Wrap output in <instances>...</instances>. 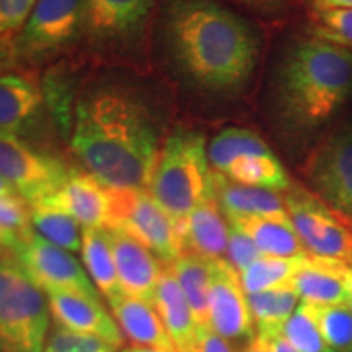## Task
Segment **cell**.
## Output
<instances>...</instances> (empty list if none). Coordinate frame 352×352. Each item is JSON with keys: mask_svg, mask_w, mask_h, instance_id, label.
<instances>
[{"mask_svg": "<svg viewBox=\"0 0 352 352\" xmlns=\"http://www.w3.org/2000/svg\"><path fill=\"white\" fill-rule=\"evenodd\" d=\"M191 307L199 328L209 323V296L212 280V261L191 253H183L173 263H168Z\"/></svg>", "mask_w": 352, "mask_h": 352, "instance_id": "obj_26", "label": "cell"}, {"mask_svg": "<svg viewBox=\"0 0 352 352\" xmlns=\"http://www.w3.org/2000/svg\"><path fill=\"white\" fill-rule=\"evenodd\" d=\"M114 320L132 347H151L160 352H176L155 307L126 294L108 300Z\"/></svg>", "mask_w": 352, "mask_h": 352, "instance_id": "obj_21", "label": "cell"}, {"mask_svg": "<svg viewBox=\"0 0 352 352\" xmlns=\"http://www.w3.org/2000/svg\"><path fill=\"white\" fill-rule=\"evenodd\" d=\"M248 305L252 311L254 329L263 336L283 333L284 324L300 305V296L292 283L283 287L250 294Z\"/></svg>", "mask_w": 352, "mask_h": 352, "instance_id": "obj_27", "label": "cell"}, {"mask_svg": "<svg viewBox=\"0 0 352 352\" xmlns=\"http://www.w3.org/2000/svg\"><path fill=\"white\" fill-rule=\"evenodd\" d=\"M44 290L12 254L0 258V352H43L51 329Z\"/></svg>", "mask_w": 352, "mask_h": 352, "instance_id": "obj_5", "label": "cell"}, {"mask_svg": "<svg viewBox=\"0 0 352 352\" xmlns=\"http://www.w3.org/2000/svg\"><path fill=\"white\" fill-rule=\"evenodd\" d=\"M2 254H3V250H2V246H0V258H2Z\"/></svg>", "mask_w": 352, "mask_h": 352, "instance_id": "obj_45", "label": "cell"}, {"mask_svg": "<svg viewBox=\"0 0 352 352\" xmlns=\"http://www.w3.org/2000/svg\"><path fill=\"white\" fill-rule=\"evenodd\" d=\"M80 253L88 276L101 297L111 300L120 294H124L120 285L111 240L107 228H83Z\"/></svg>", "mask_w": 352, "mask_h": 352, "instance_id": "obj_25", "label": "cell"}, {"mask_svg": "<svg viewBox=\"0 0 352 352\" xmlns=\"http://www.w3.org/2000/svg\"><path fill=\"white\" fill-rule=\"evenodd\" d=\"M241 352H271L270 349V340L263 334H258L253 338L248 344L241 347Z\"/></svg>", "mask_w": 352, "mask_h": 352, "instance_id": "obj_40", "label": "cell"}, {"mask_svg": "<svg viewBox=\"0 0 352 352\" xmlns=\"http://www.w3.org/2000/svg\"><path fill=\"white\" fill-rule=\"evenodd\" d=\"M120 352H132V351L131 349H121Z\"/></svg>", "mask_w": 352, "mask_h": 352, "instance_id": "obj_46", "label": "cell"}, {"mask_svg": "<svg viewBox=\"0 0 352 352\" xmlns=\"http://www.w3.org/2000/svg\"><path fill=\"white\" fill-rule=\"evenodd\" d=\"M38 202L64 210L76 219L82 228H108L111 215L109 191L88 173L70 171L67 182L59 191Z\"/></svg>", "mask_w": 352, "mask_h": 352, "instance_id": "obj_17", "label": "cell"}, {"mask_svg": "<svg viewBox=\"0 0 352 352\" xmlns=\"http://www.w3.org/2000/svg\"><path fill=\"white\" fill-rule=\"evenodd\" d=\"M70 170L56 157L34 151L15 134H0V176L28 202L46 199L67 182Z\"/></svg>", "mask_w": 352, "mask_h": 352, "instance_id": "obj_11", "label": "cell"}, {"mask_svg": "<svg viewBox=\"0 0 352 352\" xmlns=\"http://www.w3.org/2000/svg\"><path fill=\"white\" fill-rule=\"evenodd\" d=\"M199 352H236L233 344H230L210 328L199 329Z\"/></svg>", "mask_w": 352, "mask_h": 352, "instance_id": "obj_37", "label": "cell"}, {"mask_svg": "<svg viewBox=\"0 0 352 352\" xmlns=\"http://www.w3.org/2000/svg\"><path fill=\"white\" fill-rule=\"evenodd\" d=\"M108 230H121L148 248L162 263L183 254V227L153 201L145 189H109Z\"/></svg>", "mask_w": 352, "mask_h": 352, "instance_id": "obj_7", "label": "cell"}, {"mask_svg": "<svg viewBox=\"0 0 352 352\" xmlns=\"http://www.w3.org/2000/svg\"><path fill=\"white\" fill-rule=\"evenodd\" d=\"M303 175L316 196L352 220V121L316 145Z\"/></svg>", "mask_w": 352, "mask_h": 352, "instance_id": "obj_10", "label": "cell"}, {"mask_svg": "<svg viewBox=\"0 0 352 352\" xmlns=\"http://www.w3.org/2000/svg\"><path fill=\"white\" fill-rule=\"evenodd\" d=\"M311 10H331V8H352V0H310Z\"/></svg>", "mask_w": 352, "mask_h": 352, "instance_id": "obj_38", "label": "cell"}, {"mask_svg": "<svg viewBox=\"0 0 352 352\" xmlns=\"http://www.w3.org/2000/svg\"><path fill=\"white\" fill-rule=\"evenodd\" d=\"M155 310L176 352H199V327L168 264L158 280Z\"/></svg>", "mask_w": 352, "mask_h": 352, "instance_id": "obj_19", "label": "cell"}, {"mask_svg": "<svg viewBox=\"0 0 352 352\" xmlns=\"http://www.w3.org/2000/svg\"><path fill=\"white\" fill-rule=\"evenodd\" d=\"M228 226H230V223H228ZM261 256L263 254L258 250V246L254 245V241L250 239L245 232H241L240 228L230 226L226 259L233 270L239 272V274H241V272L248 270V267Z\"/></svg>", "mask_w": 352, "mask_h": 352, "instance_id": "obj_35", "label": "cell"}, {"mask_svg": "<svg viewBox=\"0 0 352 352\" xmlns=\"http://www.w3.org/2000/svg\"><path fill=\"white\" fill-rule=\"evenodd\" d=\"M347 307H349V308H351V310H352V298H351V302H349V303H347Z\"/></svg>", "mask_w": 352, "mask_h": 352, "instance_id": "obj_44", "label": "cell"}, {"mask_svg": "<svg viewBox=\"0 0 352 352\" xmlns=\"http://www.w3.org/2000/svg\"><path fill=\"white\" fill-rule=\"evenodd\" d=\"M283 336L298 352H329L316 321L315 305L300 302L283 328Z\"/></svg>", "mask_w": 352, "mask_h": 352, "instance_id": "obj_30", "label": "cell"}, {"mask_svg": "<svg viewBox=\"0 0 352 352\" xmlns=\"http://www.w3.org/2000/svg\"><path fill=\"white\" fill-rule=\"evenodd\" d=\"M352 95V51L302 39L285 52L276 74L274 98L280 120L294 132L324 126Z\"/></svg>", "mask_w": 352, "mask_h": 352, "instance_id": "obj_3", "label": "cell"}, {"mask_svg": "<svg viewBox=\"0 0 352 352\" xmlns=\"http://www.w3.org/2000/svg\"><path fill=\"white\" fill-rule=\"evenodd\" d=\"M132 352H160L157 349H151V347H132Z\"/></svg>", "mask_w": 352, "mask_h": 352, "instance_id": "obj_43", "label": "cell"}, {"mask_svg": "<svg viewBox=\"0 0 352 352\" xmlns=\"http://www.w3.org/2000/svg\"><path fill=\"white\" fill-rule=\"evenodd\" d=\"M83 21L85 0H38L16 41V50L26 57L59 50L72 41Z\"/></svg>", "mask_w": 352, "mask_h": 352, "instance_id": "obj_13", "label": "cell"}, {"mask_svg": "<svg viewBox=\"0 0 352 352\" xmlns=\"http://www.w3.org/2000/svg\"><path fill=\"white\" fill-rule=\"evenodd\" d=\"M351 352H352V351H351Z\"/></svg>", "mask_w": 352, "mask_h": 352, "instance_id": "obj_47", "label": "cell"}, {"mask_svg": "<svg viewBox=\"0 0 352 352\" xmlns=\"http://www.w3.org/2000/svg\"><path fill=\"white\" fill-rule=\"evenodd\" d=\"M114 347L101 338L76 333L59 324L51 328L43 352H113Z\"/></svg>", "mask_w": 352, "mask_h": 352, "instance_id": "obj_34", "label": "cell"}, {"mask_svg": "<svg viewBox=\"0 0 352 352\" xmlns=\"http://www.w3.org/2000/svg\"><path fill=\"white\" fill-rule=\"evenodd\" d=\"M30 212H32L33 227L43 239L70 253L80 252L83 228L76 219L44 202L30 204Z\"/></svg>", "mask_w": 352, "mask_h": 352, "instance_id": "obj_28", "label": "cell"}, {"mask_svg": "<svg viewBox=\"0 0 352 352\" xmlns=\"http://www.w3.org/2000/svg\"><path fill=\"white\" fill-rule=\"evenodd\" d=\"M38 0H0V38L16 33L26 25Z\"/></svg>", "mask_w": 352, "mask_h": 352, "instance_id": "obj_36", "label": "cell"}, {"mask_svg": "<svg viewBox=\"0 0 352 352\" xmlns=\"http://www.w3.org/2000/svg\"><path fill=\"white\" fill-rule=\"evenodd\" d=\"M41 107V94L28 78L0 72V134H15Z\"/></svg>", "mask_w": 352, "mask_h": 352, "instance_id": "obj_24", "label": "cell"}, {"mask_svg": "<svg viewBox=\"0 0 352 352\" xmlns=\"http://www.w3.org/2000/svg\"><path fill=\"white\" fill-rule=\"evenodd\" d=\"M311 38L340 47L352 46V8L311 10Z\"/></svg>", "mask_w": 352, "mask_h": 352, "instance_id": "obj_33", "label": "cell"}, {"mask_svg": "<svg viewBox=\"0 0 352 352\" xmlns=\"http://www.w3.org/2000/svg\"><path fill=\"white\" fill-rule=\"evenodd\" d=\"M316 321L329 352L352 351V310L347 305H315Z\"/></svg>", "mask_w": 352, "mask_h": 352, "instance_id": "obj_31", "label": "cell"}, {"mask_svg": "<svg viewBox=\"0 0 352 352\" xmlns=\"http://www.w3.org/2000/svg\"><path fill=\"white\" fill-rule=\"evenodd\" d=\"M147 192L178 223L214 196L204 135L188 129L170 134L158 152Z\"/></svg>", "mask_w": 352, "mask_h": 352, "instance_id": "obj_4", "label": "cell"}, {"mask_svg": "<svg viewBox=\"0 0 352 352\" xmlns=\"http://www.w3.org/2000/svg\"><path fill=\"white\" fill-rule=\"evenodd\" d=\"M160 21L171 57L196 85L232 94L253 76L256 33L215 0H164Z\"/></svg>", "mask_w": 352, "mask_h": 352, "instance_id": "obj_2", "label": "cell"}, {"mask_svg": "<svg viewBox=\"0 0 352 352\" xmlns=\"http://www.w3.org/2000/svg\"><path fill=\"white\" fill-rule=\"evenodd\" d=\"M284 204L302 245L311 256L352 264V220L328 206L314 191L294 184Z\"/></svg>", "mask_w": 352, "mask_h": 352, "instance_id": "obj_8", "label": "cell"}, {"mask_svg": "<svg viewBox=\"0 0 352 352\" xmlns=\"http://www.w3.org/2000/svg\"><path fill=\"white\" fill-rule=\"evenodd\" d=\"M228 220L217 197L202 201L184 220L183 253H191L209 261L226 259L228 245Z\"/></svg>", "mask_w": 352, "mask_h": 352, "instance_id": "obj_20", "label": "cell"}, {"mask_svg": "<svg viewBox=\"0 0 352 352\" xmlns=\"http://www.w3.org/2000/svg\"><path fill=\"white\" fill-rule=\"evenodd\" d=\"M214 195L217 197L220 209L228 219L261 217V215L287 214L284 197L271 189L245 186L233 183L226 176L212 170Z\"/></svg>", "mask_w": 352, "mask_h": 352, "instance_id": "obj_22", "label": "cell"}, {"mask_svg": "<svg viewBox=\"0 0 352 352\" xmlns=\"http://www.w3.org/2000/svg\"><path fill=\"white\" fill-rule=\"evenodd\" d=\"M153 0H85V23L100 41H127L142 32Z\"/></svg>", "mask_w": 352, "mask_h": 352, "instance_id": "obj_18", "label": "cell"}, {"mask_svg": "<svg viewBox=\"0 0 352 352\" xmlns=\"http://www.w3.org/2000/svg\"><path fill=\"white\" fill-rule=\"evenodd\" d=\"M308 256V254H307ZM300 258H276V256H263L256 259L248 270L240 274L241 285L246 296L250 294L264 292V290H271L283 287L292 283L294 276L302 266L303 259Z\"/></svg>", "mask_w": 352, "mask_h": 352, "instance_id": "obj_29", "label": "cell"}, {"mask_svg": "<svg viewBox=\"0 0 352 352\" xmlns=\"http://www.w3.org/2000/svg\"><path fill=\"white\" fill-rule=\"evenodd\" d=\"M108 232L121 290L126 296L155 307L157 287L164 271V263L127 233L114 228Z\"/></svg>", "mask_w": 352, "mask_h": 352, "instance_id": "obj_15", "label": "cell"}, {"mask_svg": "<svg viewBox=\"0 0 352 352\" xmlns=\"http://www.w3.org/2000/svg\"><path fill=\"white\" fill-rule=\"evenodd\" d=\"M236 2L252 7H279L284 6V3L294 2V0H236Z\"/></svg>", "mask_w": 352, "mask_h": 352, "instance_id": "obj_41", "label": "cell"}, {"mask_svg": "<svg viewBox=\"0 0 352 352\" xmlns=\"http://www.w3.org/2000/svg\"><path fill=\"white\" fill-rule=\"evenodd\" d=\"M33 232L28 202L20 195L0 197V246L12 250Z\"/></svg>", "mask_w": 352, "mask_h": 352, "instance_id": "obj_32", "label": "cell"}, {"mask_svg": "<svg viewBox=\"0 0 352 352\" xmlns=\"http://www.w3.org/2000/svg\"><path fill=\"white\" fill-rule=\"evenodd\" d=\"M46 297L54 324L70 331L101 338L114 349H121L126 344L120 324L108 314L103 302L65 290H51L46 292Z\"/></svg>", "mask_w": 352, "mask_h": 352, "instance_id": "obj_14", "label": "cell"}, {"mask_svg": "<svg viewBox=\"0 0 352 352\" xmlns=\"http://www.w3.org/2000/svg\"><path fill=\"white\" fill-rule=\"evenodd\" d=\"M302 302L347 305L352 298V264L308 254L292 279Z\"/></svg>", "mask_w": 352, "mask_h": 352, "instance_id": "obj_16", "label": "cell"}, {"mask_svg": "<svg viewBox=\"0 0 352 352\" xmlns=\"http://www.w3.org/2000/svg\"><path fill=\"white\" fill-rule=\"evenodd\" d=\"M10 254L44 294L65 290L101 302V294L77 258L67 250L43 239L36 230L13 246Z\"/></svg>", "mask_w": 352, "mask_h": 352, "instance_id": "obj_9", "label": "cell"}, {"mask_svg": "<svg viewBox=\"0 0 352 352\" xmlns=\"http://www.w3.org/2000/svg\"><path fill=\"white\" fill-rule=\"evenodd\" d=\"M228 223L245 232L264 256L300 258L310 254L298 239L289 214L228 219Z\"/></svg>", "mask_w": 352, "mask_h": 352, "instance_id": "obj_23", "label": "cell"}, {"mask_svg": "<svg viewBox=\"0 0 352 352\" xmlns=\"http://www.w3.org/2000/svg\"><path fill=\"white\" fill-rule=\"evenodd\" d=\"M208 328L230 344H248L256 336L240 274L227 259L212 261Z\"/></svg>", "mask_w": 352, "mask_h": 352, "instance_id": "obj_12", "label": "cell"}, {"mask_svg": "<svg viewBox=\"0 0 352 352\" xmlns=\"http://www.w3.org/2000/svg\"><path fill=\"white\" fill-rule=\"evenodd\" d=\"M209 164L233 183L285 192L292 186L287 171L256 132L228 127L210 140Z\"/></svg>", "mask_w": 352, "mask_h": 352, "instance_id": "obj_6", "label": "cell"}, {"mask_svg": "<svg viewBox=\"0 0 352 352\" xmlns=\"http://www.w3.org/2000/svg\"><path fill=\"white\" fill-rule=\"evenodd\" d=\"M72 148L96 182L109 189H145L158 135L145 104L118 87L96 88L77 103Z\"/></svg>", "mask_w": 352, "mask_h": 352, "instance_id": "obj_1", "label": "cell"}, {"mask_svg": "<svg viewBox=\"0 0 352 352\" xmlns=\"http://www.w3.org/2000/svg\"><path fill=\"white\" fill-rule=\"evenodd\" d=\"M270 340V349L271 352H298L290 342L283 336V333L272 334V336H266Z\"/></svg>", "mask_w": 352, "mask_h": 352, "instance_id": "obj_39", "label": "cell"}, {"mask_svg": "<svg viewBox=\"0 0 352 352\" xmlns=\"http://www.w3.org/2000/svg\"><path fill=\"white\" fill-rule=\"evenodd\" d=\"M12 195H19V192L15 191V188H13L7 179H3L2 176H0V197L12 196Z\"/></svg>", "mask_w": 352, "mask_h": 352, "instance_id": "obj_42", "label": "cell"}]
</instances>
